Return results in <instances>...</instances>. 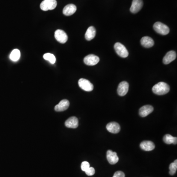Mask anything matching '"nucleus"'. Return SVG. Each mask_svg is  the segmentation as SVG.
<instances>
[{
    "label": "nucleus",
    "instance_id": "nucleus-6",
    "mask_svg": "<svg viewBox=\"0 0 177 177\" xmlns=\"http://www.w3.org/2000/svg\"><path fill=\"white\" fill-rule=\"evenodd\" d=\"M99 61V57L93 54H90L86 56L84 59V63L88 66H93L96 65Z\"/></svg>",
    "mask_w": 177,
    "mask_h": 177
},
{
    "label": "nucleus",
    "instance_id": "nucleus-21",
    "mask_svg": "<svg viewBox=\"0 0 177 177\" xmlns=\"http://www.w3.org/2000/svg\"><path fill=\"white\" fill-rule=\"evenodd\" d=\"M20 52L17 49H15L12 51L10 55V59L13 62H16L20 57Z\"/></svg>",
    "mask_w": 177,
    "mask_h": 177
},
{
    "label": "nucleus",
    "instance_id": "nucleus-20",
    "mask_svg": "<svg viewBox=\"0 0 177 177\" xmlns=\"http://www.w3.org/2000/svg\"><path fill=\"white\" fill-rule=\"evenodd\" d=\"M163 140L165 143L167 144H177V138L176 137H173L171 135L167 134L165 135Z\"/></svg>",
    "mask_w": 177,
    "mask_h": 177
},
{
    "label": "nucleus",
    "instance_id": "nucleus-16",
    "mask_svg": "<svg viewBox=\"0 0 177 177\" xmlns=\"http://www.w3.org/2000/svg\"><path fill=\"white\" fill-rule=\"evenodd\" d=\"M77 7L73 4H67L63 9V13L66 16H70L75 13Z\"/></svg>",
    "mask_w": 177,
    "mask_h": 177
},
{
    "label": "nucleus",
    "instance_id": "nucleus-19",
    "mask_svg": "<svg viewBox=\"0 0 177 177\" xmlns=\"http://www.w3.org/2000/svg\"><path fill=\"white\" fill-rule=\"evenodd\" d=\"M96 34V29L93 26H91L87 29L85 37L87 40L90 41L94 39Z\"/></svg>",
    "mask_w": 177,
    "mask_h": 177
},
{
    "label": "nucleus",
    "instance_id": "nucleus-7",
    "mask_svg": "<svg viewBox=\"0 0 177 177\" xmlns=\"http://www.w3.org/2000/svg\"><path fill=\"white\" fill-rule=\"evenodd\" d=\"M55 37L58 42L61 43H65L68 40L67 34L62 30H57L55 31Z\"/></svg>",
    "mask_w": 177,
    "mask_h": 177
},
{
    "label": "nucleus",
    "instance_id": "nucleus-14",
    "mask_svg": "<svg viewBox=\"0 0 177 177\" xmlns=\"http://www.w3.org/2000/svg\"><path fill=\"white\" fill-rule=\"evenodd\" d=\"M177 57V54L174 51H170L166 53L163 59V63L165 65H167L174 60Z\"/></svg>",
    "mask_w": 177,
    "mask_h": 177
},
{
    "label": "nucleus",
    "instance_id": "nucleus-11",
    "mask_svg": "<svg viewBox=\"0 0 177 177\" xmlns=\"http://www.w3.org/2000/svg\"><path fill=\"white\" fill-rule=\"evenodd\" d=\"M154 111V107L150 105L143 106L139 111V115L142 117H145Z\"/></svg>",
    "mask_w": 177,
    "mask_h": 177
},
{
    "label": "nucleus",
    "instance_id": "nucleus-22",
    "mask_svg": "<svg viewBox=\"0 0 177 177\" xmlns=\"http://www.w3.org/2000/svg\"><path fill=\"white\" fill-rule=\"evenodd\" d=\"M43 58L46 60L49 61L52 64L55 63L56 60L55 56L53 54H52L49 53L44 54V55H43Z\"/></svg>",
    "mask_w": 177,
    "mask_h": 177
},
{
    "label": "nucleus",
    "instance_id": "nucleus-5",
    "mask_svg": "<svg viewBox=\"0 0 177 177\" xmlns=\"http://www.w3.org/2000/svg\"><path fill=\"white\" fill-rule=\"evenodd\" d=\"M80 88L86 92H91L93 89V86L88 80L84 78L80 79L78 81Z\"/></svg>",
    "mask_w": 177,
    "mask_h": 177
},
{
    "label": "nucleus",
    "instance_id": "nucleus-1",
    "mask_svg": "<svg viewBox=\"0 0 177 177\" xmlns=\"http://www.w3.org/2000/svg\"><path fill=\"white\" fill-rule=\"evenodd\" d=\"M152 91L155 95H165L170 91V87L166 83L160 82L154 86L152 87Z\"/></svg>",
    "mask_w": 177,
    "mask_h": 177
},
{
    "label": "nucleus",
    "instance_id": "nucleus-3",
    "mask_svg": "<svg viewBox=\"0 0 177 177\" xmlns=\"http://www.w3.org/2000/svg\"><path fill=\"white\" fill-rule=\"evenodd\" d=\"M57 2L56 0H44L41 2L40 7L43 11L53 10L56 7Z\"/></svg>",
    "mask_w": 177,
    "mask_h": 177
},
{
    "label": "nucleus",
    "instance_id": "nucleus-24",
    "mask_svg": "<svg viewBox=\"0 0 177 177\" xmlns=\"http://www.w3.org/2000/svg\"><path fill=\"white\" fill-rule=\"evenodd\" d=\"M90 167L89 163L87 161H83L81 164V168L83 171L85 172Z\"/></svg>",
    "mask_w": 177,
    "mask_h": 177
},
{
    "label": "nucleus",
    "instance_id": "nucleus-18",
    "mask_svg": "<svg viewBox=\"0 0 177 177\" xmlns=\"http://www.w3.org/2000/svg\"><path fill=\"white\" fill-rule=\"evenodd\" d=\"M141 44L145 48H150L155 44L154 40L149 37H144L141 40Z\"/></svg>",
    "mask_w": 177,
    "mask_h": 177
},
{
    "label": "nucleus",
    "instance_id": "nucleus-8",
    "mask_svg": "<svg viewBox=\"0 0 177 177\" xmlns=\"http://www.w3.org/2000/svg\"><path fill=\"white\" fill-rule=\"evenodd\" d=\"M129 89V84L126 81H122L118 86L117 93L119 96H124L128 93Z\"/></svg>",
    "mask_w": 177,
    "mask_h": 177
},
{
    "label": "nucleus",
    "instance_id": "nucleus-15",
    "mask_svg": "<svg viewBox=\"0 0 177 177\" xmlns=\"http://www.w3.org/2000/svg\"><path fill=\"white\" fill-rule=\"evenodd\" d=\"M65 124L67 128H76L78 126V119L75 117H70L66 121Z\"/></svg>",
    "mask_w": 177,
    "mask_h": 177
},
{
    "label": "nucleus",
    "instance_id": "nucleus-13",
    "mask_svg": "<svg viewBox=\"0 0 177 177\" xmlns=\"http://www.w3.org/2000/svg\"><path fill=\"white\" fill-rule=\"evenodd\" d=\"M69 106V102L67 99H63L59 102L58 105L55 106V110L56 111H64L68 109Z\"/></svg>",
    "mask_w": 177,
    "mask_h": 177
},
{
    "label": "nucleus",
    "instance_id": "nucleus-25",
    "mask_svg": "<svg viewBox=\"0 0 177 177\" xmlns=\"http://www.w3.org/2000/svg\"><path fill=\"white\" fill-rule=\"evenodd\" d=\"M85 173L88 176H93V175L95 174V169H94V168L90 167L86 171Z\"/></svg>",
    "mask_w": 177,
    "mask_h": 177
},
{
    "label": "nucleus",
    "instance_id": "nucleus-12",
    "mask_svg": "<svg viewBox=\"0 0 177 177\" xmlns=\"http://www.w3.org/2000/svg\"><path fill=\"white\" fill-rule=\"evenodd\" d=\"M106 129L111 133L116 134L119 132L121 127L119 124L116 122H110L106 125Z\"/></svg>",
    "mask_w": 177,
    "mask_h": 177
},
{
    "label": "nucleus",
    "instance_id": "nucleus-2",
    "mask_svg": "<svg viewBox=\"0 0 177 177\" xmlns=\"http://www.w3.org/2000/svg\"><path fill=\"white\" fill-rule=\"evenodd\" d=\"M154 30L161 35H167L170 32V29L167 25L160 22H157L154 24Z\"/></svg>",
    "mask_w": 177,
    "mask_h": 177
},
{
    "label": "nucleus",
    "instance_id": "nucleus-9",
    "mask_svg": "<svg viewBox=\"0 0 177 177\" xmlns=\"http://www.w3.org/2000/svg\"><path fill=\"white\" fill-rule=\"evenodd\" d=\"M143 6L142 0H133L130 10L132 13H136L141 10Z\"/></svg>",
    "mask_w": 177,
    "mask_h": 177
},
{
    "label": "nucleus",
    "instance_id": "nucleus-10",
    "mask_svg": "<svg viewBox=\"0 0 177 177\" xmlns=\"http://www.w3.org/2000/svg\"><path fill=\"white\" fill-rule=\"evenodd\" d=\"M107 159L110 164L114 165L117 164L119 161V157L117 153L113 152L111 150H108L106 154Z\"/></svg>",
    "mask_w": 177,
    "mask_h": 177
},
{
    "label": "nucleus",
    "instance_id": "nucleus-17",
    "mask_svg": "<svg viewBox=\"0 0 177 177\" xmlns=\"http://www.w3.org/2000/svg\"><path fill=\"white\" fill-rule=\"evenodd\" d=\"M141 149L145 151H151L155 148V145L150 141H144L140 145Z\"/></svg>",
    "mask_w": 177,
    "mask_h": 177
},
{
    "label": "nucleus",
    "instance_id": "nucleus-23",
    "mask_svg": "<svg viewBox=\"0 0 177 177\" xmlns=\"http://www.w3.org/2000/svg\"><path fill=\"white\" fill-rule=\"evenodd\" d=\"M177 169V160H175L169 166V174L171 175H174L176 173Z\"/></svg>",
    "mask_w": 177,
    "mask_h": 177
},
{
    "label": "nucleus",
    "instance_id": "nucleus-4",
    "mask_svg": "<svg viewBox=\"0 0 177 177\" xmlns=\"http://www.w3.org/2000/svg\"><path fill=\"white\" fill-rule=\"evenodd\" d=\"M116 52L122 58H126L128 56V52L125 47L121 43H116L114 45Z\"/></svg>",
    "mask_w": 177,
    "mask_h": 177
},
{
    "label": "nucleus",
    "instance_id": "nucleus-26",
    "mask_svg": "<svg viewBox=\"0 0 177 177\" xmlns=\"http://www.w3.org/2000/svg\"><path fill=\"white\" fill-rule=\"evenodd\" d=\"M113 177H125V173L121 171H118L114 173V176Z\"/></svg>",
    "mask_w": 177,
    "mask_h": 177
}]
</instances>
